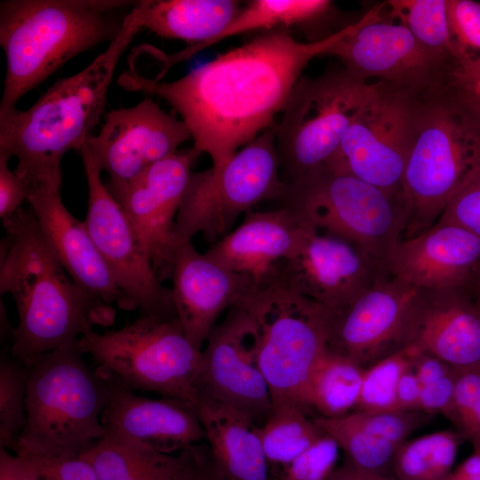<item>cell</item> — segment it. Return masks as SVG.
Segmentation results:
<instances>
[{
  "mask_svg": "<svg viewBox=\"0 0 480 480\" xmlns=\"http://www.w3.org/2000/svg\"><path fill=\"white\" fill-rule=\"evenodd\" d=\"M355 25L311 42L297 41L286 28L271 30L179 79L158 82L130 72L124 86L169 103L188 128L193 147L219 170L238 148L276 124L305 67Z\"/></svg>",
  "mask_w": 480,
  "mask_h": 480,
  "instance_id": "6da1fadb",
  "label": "cell"
},
{
  "mask_svg": "<svg viewBox=\"0 0 480 480\" xmlns=\"http://www.w3.org/2000/svg\"><path fill=\"white\" fill-rule=\"evenodd\" d=\"M0 291L16 305L10 354L30 365L39 356L76 341L92 325H109L115 308L93 302L72 280L44 238L30 208L2 220Z\"/></svg>",
  "mask_w": 480,
  "mask_h": 480,
  "instance_id": "7a4b0ae2",
  "label": "cell"
},
{
  "mask_svg": "<svg viewBox=\"0 0 480 480\" xmlns=\"http://www.w3.org/2000/svg\"><path fill=\"white\" fill-rule=\"evenodd\" d=\"M136 4L120 35L83 70L57 80L28 109L0 116V153L28 186L60 190L61 160L81 150L103 115L121 56L142 30Z\"/></svg>",
  "mask_w": 480,
  "mask_h": 480,
  "instance_id": "3957f363",
  "label": "cell"
},
{
  "mask_svg": "<svg viewBox=\"0 0 480 480\" xmlns=\"http://www.w3.org/2000/svg\"><path fill=\"white\" fill-rule=\"evenodd\" d=\"M136 4L132 0H4L0 44L6 72L0 116L65 63L114 41Z\"/></svg>",
  "mask_w": 480,
  "mask_h": 480,
  "instance_id": "277c9868",
  "label": "cell"
},
{
  "mask_svg": "<svg viewBox=\"0 0 480 480\" xmlns=\"http://www.w3.org/2000/svg\"><path fill=\"white\" fill-rule=\"evenodd\" d=\"M83 355L76 340L28 365L27 421L16 454L79 458L103 437L109 383Z\"/></svg>",
  "mask_w": 480,
  "mask_h": 480,
  "instance_id": "5b68a950",
  "label": "cell"
},
{
  "mask_svg": "<svg viewBox=\"0 0 480 480\" xmlns=\"http://www.w3.org/2000/svg\"><path fill=\"white\" fill-rule=\"evenodd\" d=\"M281 201L302 226L349 243L384 272L407 226L401 197L325 165L287 182Z\"/></svg>",
  "mask_w": 480,
  "mask_h": 480,
  "instance_id": "8992f818",
  "label": "cell"
},
{
  "mask_svg": "<svg viewBox=\"0 0 480 480\" xmlns=\"http://www.w3.org/2000/svg\"><path fill=\"white\" fill-rule=\"evenodd\" d=\"M452 85L421 103L402 180L407 213L404 238L437 222L480 157V134L458 104Z\"/></svg>",
  "mask_w": 480,
  "mask_h": 480,
  "instance_id": "52a82bcc",
  "label": "cell"
},
{
  "mask_svg": "<svg viewBox=\"0 0 480 480\" xmlns=\"http://www.w3.org/2000/svg\"><path fill=\"white\" fill-rule=\"evenodd\" d=\"M237 305L255 325L259 365L272 404L293 403L308 409V382L327 348L326 310L279 277L252 285Z\"/></svg>",
  "mask_w": 480,
  "mask_h": 480,
  "instance_id": "ba28073f",
  "label": "cell"
},
{
  "mask_svg": "<svg viewBox=\"0 0 480 480\" xmlns=\"http://www.w3.org/2000/svg\"><path fill=\"white\" fill-rule=\"evenodd\" d=\"M78 344L93 358L102 376L129 390L196 404L202 351L188 340L178 317L162 320L143 315L117 330L102 333L90 330Z\"/></svg>",
  "mask_w": 480,
  "mask_h": 480,
  "instance_id": "9c48e42d",
  "label": "cell"
},
{
  "mask_svg": "<svg viewBox=\"0 0 480 480\" xmlns=\"http://www.w3.org/2000/svg\"><path fill=\"white\" fill-rule=\"evenodd\" d=\"M276 132L277 124L267 129L219 170L192 172L175 220L179 239L202 234L216 243L260 202L282 199L287 182L280 177Z\"/></svg>",
  "mask_w": 480,
  "mask_h": 480,
  "instance_id": "30bf717a",
  "label": "cell"
},
{
  "mask_svg": "<svg viewBox=\"0 0 480 480\" xmlns=\"http://www.w3.org/2000/svg\"><path fill=\"white\" fill-rule=\"evenodd\" d=\"M370 83L342 67L300 76L282 111L276 146L289 181L324 165L370 100Z\"/></svg>",
  "mask_w": 480,
  "mask_h": 480,
  "instance_id": "8fae6325",
  "label": "cell"
},
{
  "mask_svg": "<svg viewBox=\"0 0 480 480\" xmlns=\"http://www.w3.org/2000/svg\"><path fill=\"white\" fill-rule=\"evenodd\" d=\"M374 82L370 100L324 165L402 198V180L420 109L429 94Z\"/></svg>",
  "mask_w": 480,
  "mask_h": 480,
  "instance_id": "7c38bea8",
  "label": "cell"
},
{
  "mask_svg": "<svg viewBox=\"0 0 480 480\" xmlns=\"http://www.w3.org/2000/svg\"><path fill=\"white\" fill-rule=\"evenodd\" d=\"M383 7L384 3L370 9L327 54L368 82L375 79L422 94L450 86L460 62L426 47L405 26L384 20Z\"/></svg>",
  "mask_w": 480,
  "mask_h": 480,
  "instance_id": "4fadbf2b",
  "label": "cell"
},
{
  "mask_svg": "<svg viewBox=\"0 0 480 480\" xmlns=\"http://www.w3.org/2000/svg\"><path fill=\"white\" fill-rule=\"evenodd\" d=\"M87 181L84 224L117 287L124 310L167 320L177 317L172 291L161 284L134 227L101 180V171L88 152L81 150Z\"/></svg>",
  "mask_w": 480,
  "mask_h": 480,
  "instance_id": "5bb4252c",
  "label": "cell"
},
{
  "mask_svg": "<svg viewBox=\"0 0 480 480\" xmlns=\"http://www.w3.org/2000/svg\"><path fill=\"white\" fill-rule=\"evenodd\" d=\"M195 382L196 404L210 398L250 414L268 418L272 399L258 360V337L249 315L236 305L209 333Z\"/></svg>",
  "mask_w": 480,
  "mask_h": 480,
  "instance_id": "9a60e30c",
  "label": "cell"
},
{
  "mask_svg": "<svg viewBox=\"0 0 480 480\" xmlns=\"http://www.w3.org/2000/svg\"><path fill=\"white\" fill-rule=\"evenodd\" d=\"M188 140L191 134L181 119L145 98L132 107L107 113L99 132L82 148L108 173L107 187L114 193Z\"/></svg>",
  "mask_w": 480,
  "mask_h": 480,
  "instance_id": "2e32d148",
  "label": "cell"
},
{
  "mask_svg": "<svg viewBox=\"0 0 480 480\" xmlns=\"http://www.w3.org/2000/svg\"><path fill=\"white\" fill-rule=\"evenodd\" d=\"M420 291L381 274L349 304L326 311L327 348L364 368L405 346Z\"/></svg>",
  "mask_w": 480,
  "mask_h": 480,
  "instance_id": "e0dca14e",
  "label": "cell"
},
{
  "mask_svg": "<svg viewBox=\"0 0 480 480\" xmlns=\"http://www.w3.org/2000/svg\"><path fill=\"white\" fill-rule=\"evenodd\" d=\"M200 154L194 147L177 151L111 193L134 227L160 280L167 277L180 242L174 234L175 220Z\"/></svg>",
  "mask_w": 480,
  "mask_h": 480,
  "instance_id": "ac0fdd59",
  "label": "cell"
},
{
  "mask_svg": "<svg viewBox=\"0 0 480 480\" xmlns=\"http://www.w3.org/2000/svg\"><path fill=\"white\" fill-rule=\"evenodd\" d=\"M384 273L349 243L307 228L297 247L281 263L278 277L333 312L353 301Z\"/></svg>",
  "mask_w": 480,
  "mask_h": 480,
  "instance_id": "d6986e66",
  "label": "cell"
},
{
  "mask_svg": "<svg viewBox=\"0 0 480 480\" xmlns=\"http://www.w3.org/2000/svg\"><path fill=\"white\" fill-rule=\"evenodd\" d=\"M167 277L177 317L191 344L203 349L218 318L237 305L252 287V280L232 272L199 252L191 240H180Z\"/></svg>",
  "mask_w": 480,
  "mask_h": 480,
  "instance_id": "ffe728a7",
  "label": "cell"
},
{
  "mask_svg": "<svg viewBox=\"0 0 480 480\" xmlns=\"http://www.w3.org/2000/svg\"><path fill=\"white\" fill-rule=\"evenodd\" d=\"M107 380L110 393L100 418L104 436L168 454L205 439L193 402L174 397L147 398L114 380Z\"/></svg>",
  "mask_w": 480,
  "mask_h": 480,
  "instance_id": "44dd1931",
  "label": "cell"
},
{
  "mask_svg": "<svg viewBox=\"0 0 480 480\" xmlns=\"http://www.w3.org/2000/svg\"><path fill=\"white\" fill-rule=\"evenodd\" d=\"M480 265V237L463 228L436 222L401 239L384 270L420 290L466 288Z\"/></svg>",
  "mask_w": 480,
  "mask_h": 480,
  "instance_id": "7402d4cb",
  "label": "cell"
},
{
  "mask_svg": "<svg viewBox=\"0 0 480 480\" xmlns=\"http://www.w3.org/2000/svg\"><path fill=\"white\" fill-rule=\"evenodd\" d=\"M42 233L76 284L97 305L123 309L124 296L84 221L66 208L60 190L32 187L28 201Z\"/></svg>",
  "mask_w": 480,
  "mask_h": 480,
  "instance_id": "603a6c76",
  "label": "cell"
},
{
  "mask_svg": "<svg viewBox=\"0 0 480 480\" xmlns=\"http://www.w3.org/2000/svg\"><path fill=\"white\" fill-rule=\"evenodd\" d=\"M465 288L420 290L406 345L455 368L480 364V310Z\"/></svg>",
  "mask_w": 480,
  "mask_h": 480,
  "instance_id": "cb8c5ba5",
  "label": "cell"
},
{
  "mask_svg": "<svg viewBox=\"0 0 480 480\" xmlns=\"http://www.w3.org/2000/svg\"><path fill=\"white\" fill-rule=\"evenodd\" d=\"M307 228L287 207L249 211L238 227L204 253L221 267L248 276L253 285L278 277L281 263L300 243Z\"/></svg>",
  "mask_w": 480,
  "mask_h": 480,
  "instance_id": "d4e9b609",
  "label": "cell"
},
{
  "mask_svg": "<svg viewBox=\"0 0 480 480\" xmlns=\"http://www.w3.org/2000/svg\"><path fill=\"white\" fill-rule=\"evenodd\" d=\"M215 470L228 480H272L258 435L248 413L210 398L196 404Z\"/></svg>",
  "mask_w": 480,
  "mask_h": 480,
  "instance_id": "484cf974",
  "label": "cell"
},
{
  "mask_svg": "<svg viewBox=\"0 0 480 480\" xmlns=\"http://www.w3.org/2000/svg\"><path fill=\"white\" fill-rule=\"evenodd\" d=\"M235 0H137L136 9L143 29L168 39L182 40L189 46L165 58L164 73L172 65L198 52L199 48L220 33L240 12Z\"/></svg>",
  "mask_w": 480,
  "mask_h": 480,
  "instance_id": "4316f807",
  "label": "cell"
},
{
  "mask_svg": "<svg viewBox=\"0 0 480 480\" xmlns=\"http://www.w3.org/2000/svg\"><path fill=\"white\" fill-rule=\"evenodd\" d=\"M212 467V457L196 444L168 454L125 442L115 451L108 480H203Z\"/></svg>",
  "mask_w": 480,
  "mask_h": 480,
  "instance_id": "83f0119b",
  "label": "cell"
},
{
  "mask_svg": "<svg viewBox=\"0 0 480 480\" xmlns=\"http://www.w3.org/2000/svg\"><path fill=\"white\" fill-rule=\"evenodd\" d=\"M364 369L326 348L308 382L306 405L322 417L334 418L356 408Z\"/></svg>",
  "mask_w": 480,
  "mask_h": 480,
  "instance_id": "f1b7e54d",
  "label": "cell"
},
{
  "mask_svg": "<svg viewBox=\"0 0 480 480\" xmlns=\"http://www.w3.org/2000/svg\"><path fill=\"white\" fill-rule=\"evenodd\" d=\"M307 409L293 403L272 404V411L258 435L268 464H288L310 447L324 431L309 419Z\"/></svg>",
  "mask_w": 480,
  "mask_h": 480,
  "instance_id": "f546056e",
  "label": "cell"
},
{
  "mask_svg": "<svg viewBox=\"0 0 480 480\" xmlns=\"http://www.w3.org/2000/svg\"><path fill=\"white\" fill-rule=\"evenodd\" d=\"M332 5L327 0H254L241 8L228 26L198 52L230 36L252 30H273L304 24L325 15Z\"/></svg>",
  "mask_w": 480,
  "mask_h": 480,
  "instance_id": "4dcf8cb0",
  "label": "cell"
},
{
  "mask_svg": "<svg viewBox=\"0 0 480 480\" xmlns=\"http://www.w3.org/2000/svg\"><path fill=\"white\" fill-rule=\"evenodd\" d=\"M462 437L452 430L405 441L396 451L393 468L397 480H443L454 464Z\"/></svg>",
  "mask_w": 480,
  "mask_h": 480,
  "instance_id": "1f68e13d",
  "label": "cell"
},
{
  "mask_svg": "<svg viewBox=\"0 0 480 480\" xmlns=\"http://www.w3.org/2000/svg\"><path fill=\"white\" fill-rule=\"evenodd\" d=\"M390 16L405 26L426 47L457 59L462 57L452 39L447 19V0H390Z\"/></svg>",
  "mask_w": 480,
  "mask_h": 480,
  "instance_id": "d6a6232c",
  "label": "cell"
},
{
  "mask_svg": "<svg viewBox=\"0 0 480 480\" xmlns=\"http://www.w3.org/2000/svg\"><path fill=\"white\" fill-rule=\"evenodd\" d=\"M316 423L330 435L355 466L380 474L393 465L398 449L349 420L348 415L334 418L317 417Z\"/></svg>",
  "mask_w": 480,
  "mask_h": 480,
  "instance_id": "836d02e7",
  "label": "cell"
},
{
  "mask_svg": "<svg viewBox=\"0 0 480 480\" xmlns=\"http://www.w3.org/2000/svg\"><path fill=\"white\" fill-rule=\"evenodd\" d=\"M29 369L11 354L0 360V447L15 453L27 421Z\"/></svg>",
  "mask_w": 480,
  "mask_h": 480,
  "instance_id": "e575fe53",
  "label": "cell"
},
{
  "mask_svg": "<svg viewBox=\"0 0 480 480\" xmlns=\"http://www.w3.org/2000/svg\"><path fill=\"white\" fill-rule=\"evenodd\" d=\"M420 352L415 346L408 344L364 369L357 411L376 412L396 410L397 383Z\"/></svg>",
  "mask_w": 480,
  "mask_h": 480,
  "instance_id": "d590c367",
  "label": "cell"
},
{
  "mask_svg": "<svg viewBox=\"0 0 480 480\" xmlns=\"http://www.w3.org/2000/svg\"><path fill=\"white\" fill-rule=\"evenodd\" d=\"M351 421L367 432L400 447L407 437L429 418L418 410H394L367 412L356 411L347 414Z\"/></svg>",
  "mask_w": 480,
  "mask_h": 480,
  "instance_id": "8d00e7d4",
  "label": "cell"
},
{
  "mask_svg": "<svg viewBox=\"0 0 480 480\" xmlns=\"http://www.w3.org/2000/svg\"><path fill=\"white\" fill-rule=\"evenodd\" d=\"M338 443L324 432L316 443L281 467L276 480H327L339 457Z\"/></svg>",
  "mask_w": 480,
  "mask_h": 480,
  "instance_id": "74e56055",
  "label": "cell"
},
{
  "mask_svg": "<svg viewBox=\"0 0 480 480\" xmlns=\"http://www.w3.org/2000/svg\"><path fill=\"white\" fill-rule=\"evenodd\" d=\"M437 222L459 226L480 237V157Z\"/></svg>",
  "mask_w": 480,
  "mask_h": 480,
  "instance_id": "f35d334b",
  "label": "cell"
},
{
  "mask_svg": "<svg viewBox=\"0 0 480 480\" xmlns=\"http://www.w3.org/2000/svg\"><path fill=\"white\" fill-rule=\"evenodd\" d=\"M447 19L452 39L463 60L462 65L473 59V52H480V3L447 0Z\"/></svg>",
  "mask_w": 480,
  "mask_h": 480,
  "instance_id": "ab89813d",
  "label": "cell"
},
{
  "mask_svg": "<svg viewBox=\"0 0 480 480\" xmlns=\"http://www.w3.org/2000/svg\"><path fill=\"white\" fill-rule=\"evenodd\" d=\"M19 455L26 460L39 480H100L91 465L80 457Z\"/></svg>",
  "mask_w": 480,
  "mask_h": 480,
  "instance_id": "60d3db41",
  "label": "cell"
},
{
  "mask_svg": "<svg viewBox=\"0 0 480 480\" xmlns=\"http://www.w3.org/2000/svg\"><path fill=\"white\" fill-rule=\"evenodd\" d=\"M480 398V364L457 368L453 396V421L459 428Z\"/></svg>",
  "mask_w": 480,
  "mask_h": 480,
  "instance_id": "b9f144b4",
  "label": "cell"
},
{
  "mask_svg": "<svg viewBox=\"0 0 480 480\" xmlns=\"http://www.w3.org/2000/svg\"><path fill=\"white\" fill-rule=\"evenodd\" d=\"M11 156L0 153V217L6 219L15 213L24 201H28L30 194L28 187L14 171H12L8 163Z\"/></svg>",
  "mask_w": 480,
  "mask_h": 480,
  "instance_id": "7bdbcfd3",
  "label": "cell"
},
{
  "mask_svg": "<svg viewBox=\"0 0 480 480\" xmlns=\"http://www.w3.org/2000/svg\"><path fill=\"white\" fill-rule=\"evenodd\" d=\"M457 368L441 379L421 386L418 411L440 412L453 420V396Z\"/></svg>",
  "mask_w": 480,
  "mask_h": 480,
  "instance_id": "ee69618b",
  "label": "cell"
},
{
  "mask_svg": "<svg viewBox=\"0 0 480 480\" xmlns=\"http://www.w3.org/2000/svg\"><path fill=\"white\" fill-rule=\"evenodd\" d=\"M420 392L421 384L412 364L403 372L397 383L396 410H418Z\"/></svg>",
  "mask_w": 480,
  "mask_h": 480,
  "instance_id": "f6af8a7d",
  "label": "cell"
},
{
  "mask_svg": "<svg viewBox=\"0 0 480 480\" xmlns=\"http://www.w3.org/2000/svg\"><path fill=\"white\" fill-rule=\"evenodd\" d=\"M0 480H39L26 460L0 447Z\"/></svg>",
  "mask_w": 480,
  "mask_h": 480,
  "instance_id": "bcb514c9",
  "label": "cell"
},
{
  "mask_svg": "<svg viewBox=\"0 0 480 480\" xmlns=\"http://www.w3.org/2000/svg\"><path fill=\"white\" fill-rule=\"evenodd\" d=\"M412 368L421 386L441 379L453 369L452 366L439 358L423 352L417 355Z\"/></svg>",
  "mask_w": 480,
  "mask_h": 480,
  "instance_id": "7dc6e473",
  "label": "cell"
},
{
  "mask_svg": "<svg viewBox=\"0 0 480 480\" xmlns=\"http://www.w3.org/2000/svg\"><path fill=\"white\" fill-rule=\"evenodd\" d=\"M454 96L472 127L480 134V86L452 84Z\"/></svg>",
  "mask_w": 480,
  "mask_h": 480,
  "instance_id": "c3c4849f",
  "label": "cell"
},
{
  "mask_svg": "<svg viewBox=\"0 0 480 480\" xmlns=\"http://www.w3.org/2000/svg\"><path fill=\"white\" fill-rule=\"evenodd\" d=\"M327 480H397L385 476L383 474L360 468L350 461L335 468Z\"/></svg>",
  "mask_w": 480,
  "mask_h": 480,
  "instance_id": "681fc988",
  "label": "cell"
},
{
  "mask_svg": "<svg viewBox=\"0 0 480 480\" xmlns=\"http://www.w3.org/2000/svg\"><path fill=\"white\" fill-rule=\"evenodd\" d=\"M443 480H480V449H474L472 455Z\"/></svg>",
  "mask_w": 480,
  "mask_h": 480,
  "instance_id": "f907efd6",
  "label": "cell"
},
{
  "mask_svg": "<svg viewBox=\"0 0 480 480\" xmlns=\"http://www.w3.org/2000/svg\"><path fill=\"white\" fill-rule=\"evenodd\" d=\"M454 83L465 86H480V56L460 65L455 72Z\"/></svg>",
  "mask_w": 480,
  "mask_h": 480,
  "instance_id": "816d5d0a",
  "label": "cell"
},
{
  "mask_svg": "<svg viewBox=\"0 0 480 480\" xmlns=\"http://www.w3.org/2000/svg\"><path fill=\"white\" fill-rule=\"evenodd\" d=\"M460 428L461 435L472 443L474 449H480V398Z\"/></svg>",
  "mask_w": 480,
  "mask_h": 480,
  "instance_id": "f5cc1de1",
  "label": "cell"
},
{
  "mask_svg": "<svg viewBox=\"0 0 480 480\" xmlns=\"http://www.w3.org/2000/svg\"><path fill=\"white\" fill-rule=\"evenodd\" d=\"M468 286L470 287L471 293L474 296L473 301L480 310V265L478 266L467 287Z\"/></svg>",
  "mask_w": 480,
  "mask_h": 480,
  "instance_id": "db71d44e",
  "label": "cell"
},
{
  "mask_svg": "<svg viewBox=\"0 0 480 480\" xmlns=\"http://www.w3.org/2000/svg\"><path fill=\"white\" fill-rule=\"evenodd\" d=\"M203 480H221V476L215 470L213 464Z\"/></svg>",
  "mask_w": 480,
  "mask_h": 480,
  "instance_id": "11a10c76",
  "label": "cell"
},
{
  "mask_svg": "<svg viewBox=\"0 0 480 480\" xmlns=\"http://www.w3.org/2000/svg\"><path fill=\"white\" fill-rule=\"evenodd\" d=\"M221 480H228V479L224 478V477L221 476Z\"/></svg>",
  "mask_w": 480,
  "mask_h": 480,
  "instance_id": "9f6ffc18",
  "label": "cell"
}]
</instances>
